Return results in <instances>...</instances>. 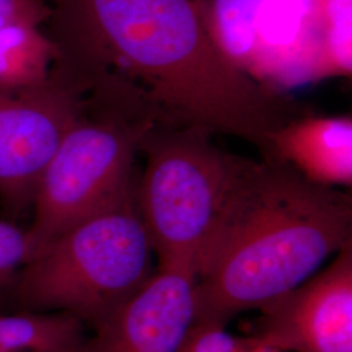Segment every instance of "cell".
Segmentation results:
<instances>
[{
  "label": "cell",
  "instance_id": "cell-1",
  "mask_svg": "<svg viewBox=\"0 0 352 352\" xmlns=\"http://www.w3.org/2000/svg\"><path fill=\"white\" fill-rule=\"evenodd\" d=\"M47 24L56 67L89 90L135 93L166 126L234 136L265 158L269 135L309 113L231 63L193 0H60Z\"/></svg>",
  "mask_w": 352,
  "mask_h": 352
},
{
  "label": "cell",
  "instance_id": "cell-2",
  "mask_svg": "<svg viewBox=\"0 0 352 352\" xmlns=\"http://www.w3.org/2000/svg\"><path fill=\"white\" fill-rule=\"evenodd\" d=\"M350 243V193L253 160L196 277L193 322L226 327L300 286Z\"/></svg>",
  "mask_w": 352,
  "mask_h": 352
},
{
  "label": "cell",
  "instance_id": "cell-3",
  "mask_svg": "<svg viewBox=\"0 0 352 352\" xmlns=\"http://www.w3.org/2000/svg\"><path fill=\"white\" fill-rule=\"evenodd\" d=\"M141 153L136 201L158 269L196 278L253 160L221 149L201 129L166 124L148 132Z\"/></svg>",
  "mask_w": 352,
  "mask_h": 352
},
{
  "label": "cell",
  "instance_id": "cell-4",
  "mask_svg": "<svg viewBox=\"0 0 352 352\" xmlns=\"http://www.w3.org/2000/svg\"><path fill=\"white\" fill-rule=\"evenodd\" d=\"M158 124V115L135 94L89 91L85 110L38 179L28 228L32 257L68 228L136 196V157Z\"/></svg>",
  "mask_w": 352,
  "mask_h": 352
},
{
  "label": "cell",
  "instance_id": "cell-5",
  "mask_svg": "<svg viewBox=\"0 0 352 352\" xmlns=\"http://www.w3.org/2000/svg\"><path fill=\"white\" fill-rule=\"evenodd\" d=\"M153 256L133 196L34 254L13 279V296L25 311L75 316L94 329L151 280Z\"/></svg>",
  "mask_w": 352,
  "mask_h": 352
},
{
  "label": "cell",
  "instance_id": "cell-6",
  "mask_svg": "<svg viewBox=\"0 0 352 352\" xmlns=\"http://www.w3.org/2000/svg\"><path fill=\"white\" fill-rule=\"evenodd\" d=\"M351 72L352 0H261L245 75L287 96Z\"/></svg>",
  "mask_w": 352,
  "mask_h": 352
},
{
  "label": "cell",
  "instance_id": "cell-7",
  "mask_svg": "<svg viewBox=\"0 0 352 352\" xmlns=\"http://www.w3.org/2000/svg\"><path fill=\"white\" fill-rule=\"evenodd\" d=\"M88 98V88L56 65L39 87L0 89V200L10 214L32 208L39 176Z\"/></svg>",
  "mask_w": 352,
  "mask_h": 352
},
{
  "label": "cell",
  "instance_id": "cell-8",
  "mask_svg": "<svg viewBox=\"0 0 352 352\" xmlns=\"http://www.w3.org/2000/svg\"><path fill=\"white\" fill-rule=\"evenodd\" d=\"M252 337L283 352H352V243L325 269L267 302Z\"/></svg>",
  "mask_w": 352,
  "mask_h": 352
},
{
  "label": "cell",
  "instance_id": "cell-9",
  "mask_svg": "<svg viewBox=\"0 0 352 352\" xmlns=\"http://www.w3.org/2000/svg\"><path fill=\"white\" fill-rule=\"evenodd\" d=\"M196 278L158 269L100 325L78 352H179L195 321Z\"/></svg>",
  "mask_w": 352,
  "mask_h": 352
},
{
  "label": "cell",
  "instance_id": "cell-10",
  "mask_svg": "<svg viewBox=\"0 0 352 352\" xmlns=\"http://www.w3.org/2000/svg\"><path fill=\"white\" fill-rule=\"evenodd\" d=\"M263 160L287 164L305 180L327 188H351V115L294 118L267 138Z\"/></svg>",
  "mask_w": 352,
  "mask_h": 352
},
{
  "label": "cell",
  "instance_id": "cell-11",
  "mask_svg": "<svg viewBox=\"0 0 352 352\" xmlns=\"http://www.w3.org/2000/svg\"><path fill=\"white\" fill-rule=\"evenodd\" d=\"M59 51L43 26L0 28V89L39 87L50 80Z\"/></svg>",
  "mask_w": 352,
  "mask_h": 352
},
{
  "label": "cell",
  "instance_id": "cell-12",
  "mask_svg": "<svg viewBox=\"0 0 352 352\" xmlns=\"http://www.w3.org/2000/svg\"><path fill=\"white\" fill-rule=\"evenodd\" d=\"M85 325L58 312L0 315V352H78L87 340Z\"/></svg>",
  "mask_w": 352,
  "mask_h": 352
},
{
  "label": "cell",
  "instance_id": "cell-13",
  "mask_svg": "<svg viewBox=\"0 0 352 352\" xmlns=\"http://www.w3.org/2000/svg\"><path fill=\"white\" fill-rule=\"evenodd\" d=\"M254 342L252 336L238 337L221 325L193 322L179 352H245Z\"/></svg>",
  "mask_w": 352,
  "mask_h": 352
},
{
  "label": "cell",
  "instance_id": "cell-14",
  "mask_svg": "<svg viewBox=\"0 0 352 352\" xmlns=\"http://www.w3.org/2000/svg\"><path fill=\"white\" fill-rule=\"evenodd\" d=\"M30 257L32 245L28 230L0 221V289L12 285Z\"/></svg>",
  "mask_w": 352,
  "mask_h": 352
},
{
  "label": "cell",
  "instance_id": "cell-15",
  "mask_svg": "<svg viewBox=\"0 0 352 352\" xmlns=\"http://www.w3.org/2000/svg\"><path fill=\"white\" fill-rule=\"evenodd\" d=\"M51 14L52 6L46 0H0V28L16 24L45 26Z\"/></svg>",
  "mask_w": 352,
  "mask_h": 352
},
{
  "label": "cell",
  "instance_id": "cell-16",
  "mask_svg": "<svg viewBox=\"0 0 352 352\" xmlns=\"http://www.w3.org/2000/svg\"><path fill=\"white\" fill-rule=\"evenodd\" d=\"M245 352H283L280 351V350H278L276 347H272V346H267V344H265L263 342H260V340L256 338V342L252 344L251 347L247 350Z\"/></svg>",
  "mask_w": 352,
  "mask_h": 352
},
{
  "label": "cell",
  "instance_id": "cell-17",
  "mask_svg": "<svg viewBox=\"0 0 352 352\" xmlns=\"http://www.w3.org/2000/svg\"><path fill=\"white\" fill-rule=\"evenodd\" d=\"M46 1H47V3H50L51 6L54 7V6H56L60 0H46Z\"/></svg>",
  "mask_w": 352,
  "mask_h": 352
},
{
  "label": "cell",
  "instance_id": "cell-18",
  "mask_svg": "<svg viewBox=\"0 0 352 352\" xmlns=\"http://www.w3.org/2000/svg\"><path fill=\"white\" fill-rule=\"evenodd\" d=\"M193 1H195V3H196L199 7L201 6L202 0H193Z\"/></svg>",
  "mask_w": 352,
  "mask_h": 352
}]
</instances>
